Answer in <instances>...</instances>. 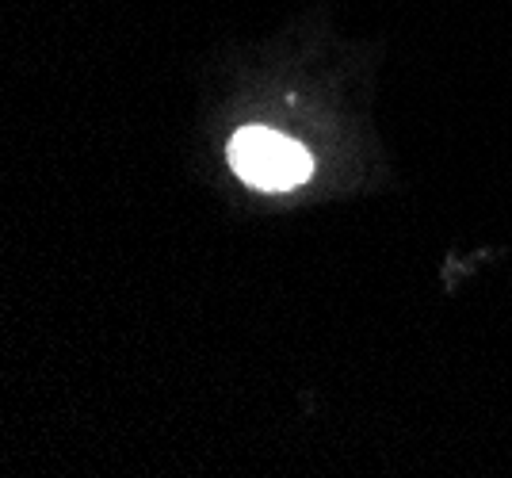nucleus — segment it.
<instances>
[{"label": "nucleus", "instance_id": "1", "mask_svg": "<svg viewBox=\"0 0 512 478\" xmlns=\"http://www.w3.org/2000/svg\"><path fill=\"white\" fill-rule=\"evenodd\" d=\"M230 165L234 173L260 192H291L310 176L314 161L295 138L264 127H245L230 142Z\"/></svg>", "mask_w": 512, "mask_h": 478}]
</instances>
